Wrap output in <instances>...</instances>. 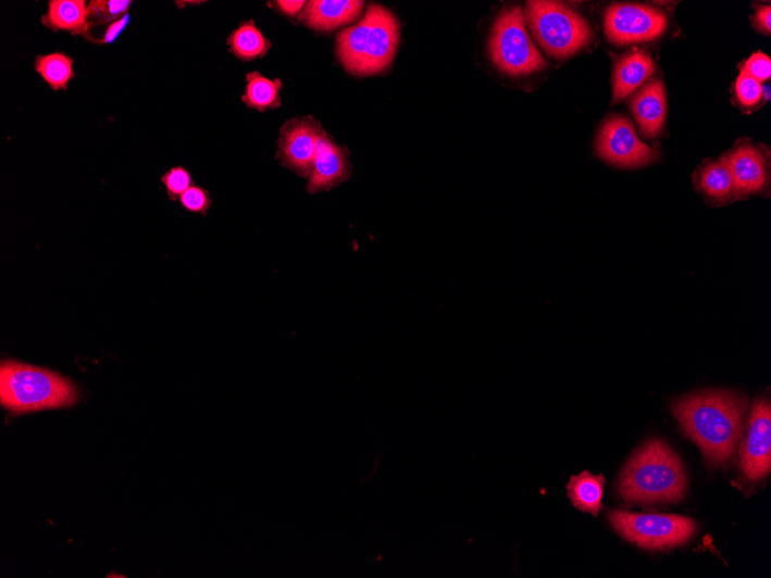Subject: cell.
I'll return each instance as SVG.
<instances>
[{"label":"cell","instance_id":"6da1fadb","mask_svg":"<svg viewBox=\"0 0 771 578\" xmlns=\"http://www.w3.org/2000/svg\"><path fill=\"white\" fill-rule=\"evenodd\" d=\"M747 399L723 390H707L675 403L673 414L683 431L712 462L724 464L743 436Z\"/></svg>","mask_w":771,"mask_h":578},{"label":"cell","instance_id":"7a4b0ae2","mask_svg":"<svg viewBox=\"0 0 771 578\" xmlns=\"http://www.w3.org/2000/svg\"><path fill=\"white\" fill-rule=\"evenodd\" d=\"M686 489L687 476L681 458L661 440H651L638 450L619 481L620 494L635 503L680 501Z\"/></svg>","mask_w":771,"mask_h":578},{"label":"cell","instance_id":"3957f363","mask_svg":"<svg viewBox=\"0 0 771 578\" xmlns=\"http://www.w3.org/2000/svg\"><path fill=\"white\" fill-rule=\"evenodd\" d=\"M79 401L77 385L58 372L16 361L0 366V403L13 415L71 407Z\"/></svg>","mask_w":771,"mask_h":578},{"label":"cell","instance_id":"277c9868","mask_svg":"<svg viewBox=\"0 0 771 578\" xmlns=\"http://www.w3.org/2000/svg\"><path fill=\"white\" fill-rule=\"evenodd\" d=\"M399 41L397 17L381 5H370L359 24L337 35L336 52L353 76H373L390 65Z\"/></svg>","mask_w":771,"mask_h":578},{"label":"cell","instance_id":"5b68a950","mask_svg":"<svg viewBox=\"0 0 771 578\" xmlns=\"http://www.w3.org/2000/svg\"><path fill=\"white\" fill-rule=\"evenodd\" d=\"M525 16L535 40L552 58H571L593 39L585 18L562 3L528 2Z\"/></svg>","mask_w":771,"mask_h":578},{"label":"cell","instance_id":"8992f818","mask_svg":"<svg viewBox=\"0 0 771 578\" xmlns=\"http://www.w3.org/2000/svg\"><path fill=\"white\" fill-rule=\"evenodd\" d=\"M488 51L495 65L510 76H525L548 66L526 32L524 13L520 7L498 16Z\"/></svg>","mask_w":771,"mask_h":578},{"label":"cell","instance_id":"52a82bcc","mask_svg":"<svg viewBox=\"0 0 771 578\" xmlns=\"http://www.w3.org/2000/svg\"><path fill=\"white\" fill-rule=\"evenodd\" d=\"M609 518L619 535L648 550H664L685 544L698 529L693 519L679 515L613 511Z\"/></svg>","mask_w":771,"mask_h":578},{"label":"cell","instance_id":"ba28073f","mask_svg":"<svg viewBox=\"0 0 771 578\" xmlns=\"http://www.w3.org/2000/svg\"><path fill=\"white\" fill-rule=\"evenodd\" d=\"M667 25L663 12L642 4L611 5L605 18L607 36L618 46L655 40L666 32Z\"/></svg>","mask_w":771,"mask_h":578},{"label":"cell","instance_id":"9c48e42d","mask_svg":"<svg viewBox=\"0 0 771 578\" xmlns=\"http://www.w3.org/2000/svg\"><path fill=\"white\" fill-rule=\"evenodd\" d=\"M325 133L312 117L288 121L279 129L276 159L299 177H310L319 141Z\"/></svg>","mask_w":771,"mask_h":578},{"label":"cell","instance_id":"30bf717a","mask_svg":"<svg viewBox=\"0 0 771 578\" xmlns=\"http://www.w3.org/2000/svg\"><path fill=\"white\" fill-rule=\"evenodd\" d=\"M601 159L622 167H636L651 163L657 153L637 138L632 122L622 116L611 117L601 127L597 139Z\"/></svg>","mask_w":771,"mask_h":578},{"label":"cell","instance_id":"8fae6325","mask_svg":"<svg viewBox=\"0 0 771 578\" xmlns=\"http://www.w3.org/2000/svg\"><path fill=\"white\" fill-rule=\"evenodd\" d=\"M771 465V406L767 399L758 400L751 409L749 431L741 452V468L749 480H760Z\"/></svg>","mask_w":771,"mask_h":578},{"label":"cell","instance_id":"7c38bea8","mask_svg":"<svg viewBox=\"0 0 771 578\" xmlns=\"http://www.w3.org/2000/svg\"><path fill=\"white\" fill-rule=\"evenodd\" d=\"M347 153L325 134L318 143L316 154L307 190L310 194L329 191L350 177Z\"/></svg>","mask_w":771,"mask_h":578},{"label":"cell","instance_id":"4fadbf2b","mask_svg":"<svg viewBox=\"0 0 771 578\" xmlns=\"http://www.w3.org/2000/svg\"><path fill=\"white\" fill-rule=\"evenodd\" d=\"M363 7L364 2L357 0H313L307 3L303 12L299 14V22L318 32H329L355 22L361 15Z\"/></svg>","mask_w":771,"mask_h":578},{"label":"cell","instance_id":"5bb4252c","mask_svg":"<svg viewBox=\"0 0 771 578\" xmlns=\"http://www.w3.org/2000/svg\"><path fill=\"white\" fill-rule=\"evenodd\" d=\"M631 108L642 134L655 138L661 134L667 116V98L664 84L652 80L631 101Z\"/></svg>","mask_w":771,"mask_h":578},{"label":"cell","instance_id":"9a60e30c","mask_svg":"<svg viewBox=\"0 0 771 578\" xmlns=\"http://www.w3.org/2000/svg\"><path fill=\"white\" fill-rule=\"evenodd\" d=\"M735 181L736 191L741 194L760 192L767 183V164L762 153L754 146H742L726 159Z\"/></svg>","mask_w":771,"mask_h":578},{"label":"cell","instance_id":"2e32d148","mask_svg":"<svg viewBox=\"0 0 771 578\" xmlns=\"http://www.w3.org/2000/svg\"><path fill=\"white\" fill-rule=\"evenodd\" d=\"M655 72L650 54L645 50H635L624 55L614 67L613 103L622 102L634 90L647 81Z\"/></svg>","mask_w":771,"mask_h":578},{"label":"cell","instance_id":"e0dca14e","mask_svg":"<svg viewBox=\"0 0 771 578\" xmlns=\"http://www.w3.org/2000/svg\"><path fill=\"white\" fill-rule=\"evenodd\" d=\"M85 0H50L48 13L42 24L53 32H67L89 39L91 26L88 23Z\"/></svg>","mask_w":771,"mask_h":578},{"label":"cell","instance_id":"ac0fdd59","mask_svg":"<svg viewBox=\"0 0 771 578\" xmlns=\"http://www.w3.org/2000/svg\"><path fill=\"white\" fill-rule=\"evenodd\" d=\"M605 487L606 479L604 476L583 472L577 476L571 477L568 485V494L576 510L598 516Z\"/></svg>","mask_w":771,"mask_h":578},{"label":"cell","instance_id":"d6986e66","mask_svg":"<svg viewBox=\"0 0 771 578\" xmlns=\"http://www.w3.org/2000/svg\"><path fill=\"white\" fill-rule=\"evenodd\" d=\"M229 51L243 62H251L265 58L272 43L253 21L244 22L228 37Z\"/></svg>","mask_w":771,"mask_h":578},{"label":"cell","instance_id":"ffe728a7","mask_svg":"<svg viewBox=\"0 0 771 578\" xmlns=\"http://www.w3.org/2000/svg\"><path fill=\"white\" fill-rule=\"evenodd\" d=\"M279 79L271 80L261 76L259 72H251L247 76V89L241 101L249 108L261 111L276 109L281 106L279 90L282 88Z\"/></svg>","mask_w":771,"mask_h":578},{"label":"cell","instance_id":"44dd1931","mask_svg":"<svg viewBox=\"0 0 771 578\" xmlns=\"http://www.w3.org/2000/svg\"><path fill=\"white\" fill-rule=\"evenodd\" d=\"M73 60L63 52L37 55L35 70L52 90H66L75 73Z\"/></svg>","mask_w":771,"mask_h":578},{"label":"cell","instance_id":"7402d4cb","mask_svg":"<svg viewBox=\"0 0 771 578\" xmlns=\"http://www.w3.org/2000/svg\"><path fill=\"white\" fill-rule=\"evenodd\" d=\"M700 188L711 198L728 199L736 191L735 181L725 160L708 163L700 174Z\"/></svg>","mask_w":771,"mask_h":578},{"label":"cell","instance_id":"603a6c76","mask_svg":"<svg viewBox=\"0 0 771 578\" xmlns=\"http://www.w3.org/2000/svg\"><path fill=\"white\" fill-rule=\"evenodd\" d=\"M130 5L129 0H92L87 7L88 23L91 27L112 25L128 15Z\"/></svg>","mask_w":771,"mask_h":578},{"label":"cell","instance_id":"cb8c5ba5","mask_svg":"<svg viewBox=\"0 0 771 578\" xmlns=\"http://www.w3.org/2000/svg\"><path fill=\"white\" fill-rule=\"evenodd\" d=\"M165 186L169 200L176 201L183 193L194 186V178L189 171L183 166L172 167L161 177Z\"/></svg>","mask_w":771,"mask_h":578},{"label":"cell","instance_id":"d4e9b609","mask_svg":"<svg viewBox=\"0 0 771 578\" xmlns=\"http://www.w3.org/2000/svg\"><path fill=\"white\" fill-rule=\"evenodd\" d=\"M179 202L186 211L201 215L209 213L213 203L209 191L195 185L181 196Z\"/></svg>","mask_w":771,"mask_h":578},{"label":"cell","instance_id":"484cf974","mask_svg":"<svg viewBox=\"0 0 771 578\" xmlns=\"http://www.w3.org/2000/svg\"><path fill=\"white\" fill-rule=\"evenodd\" d=\"M762 88V85L748 76L745 71L741 72L736 84V91L738 100L743 105L754 106L758 104L763 97Z\"/></svg>","mask_w":771,"mask_h":578},{"label":"cell","instance_id":"4316f807","mask_svg":"<svg viewBox=\"0 0 771 578\" xmlns=\"http://www.w3.org/2000/svg\"><path fill=\"white\" fill-rule=\"evenodd\" d=\"M743 71L760 84L764 83L771 76V61L768 55L762 52L755 53L747 61Z\"/></svg>","mask_w":771,"mask_h":578},{"label":"cell","instance_id":"83f0119b","mask_svg":"<svg viewBox=\"0 0 771 578\" xmlns=\"http://www.w3.org/2000/svg\"><path fill=\"white\" fill-rule=\"evenodd\" d=\"M128 23V15L123 17L122 21H119L108 27L105 30L102 39L96 40L92 42L99 43V45H107V43H112L114 42L117 37L121 35L123 29L126 27Z\"/></svg>","mask_w":771,"mask_h":578},{"label":"cell","instance_id":"f1b7e54d","mask_svg":"<svg viewBox=\"0 0 771 578\" xmlns=\"http://www.w3.org/2000/svg\"><path fill=\"white\" fill-rule=\"evenodd\" d=\"M307 2H302V0H299V2H289V0H278V2L274 3V7L284 14L295 16L300 11L306 8Z\"/></svg>","mask_w":771,"mask_h":578},{"label":"cell","instance_id":"f546056e","mask_svg":"<svg viewBox=\"0 0 771 578\" xmlns=\"http://www.w3.org/2000/svg\"><path fill=\"white\" fill-rule=\"evenodd\" d=\"M757 23L762 30L770 33L771 30V8L763 7L758 11Z\"/></svg>","mask_w":771,"mask_h":578}]
</instances>
